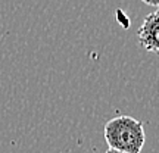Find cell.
Returning <instances> with one entry per match:
<instances>
[{
  "label": "cell",
  "mask_w": 159,
  "mask_h": 153,
  "mask_svg": "<svg viewBox=\"0 0 159 153\" xmlns=\"http://www.w3.org/2000/svg\"><path fill=\"white\" fill-rule=\"evenodd\" d=\"M137 35L144 50L159 52V7L144 18Z\"/></svg>",
  "instance_id": "cell-2"
},
{
  "label": "cell",
  "mask_w": 159,
  "mask_h": 153,
  "mask_svg": "<svg viewBox=\"0 0 159 153\" xmlns=\"http://www.w3.org/2000/svg\"><path fill=\"white\" fill-rule=\"evenodd\" d=\"M144 5L148 6H155V7H159V0H142Z\"/></svg>",
  "instance_id": "cell-3"
},
{
  "label": "cell",
  "mask_w": 159,
  "mask_h": 153,
  "mask_svg": "<svg viewBox=\"0 0 159 153\" xmlns=\"http://www.w3.org/2000/svg\"><path fill=\"white\" fill-rule=\"evenodd\" d=\"M103 136L109 149L124 153H142L146 143L144 127L133 116H116L103 127Z\"/></svg>",
  "instance_id": "cell-1"
},
{
  "label": "cell",
  "mask_w": 159,
  "mask_h": 153,
  "mask_svg": "<svg viewBox=\"0 0 159 153\" xmlns=\"http://www.w3.org/2000/svg\"><path fill=\"white\" fill-rule=\"evenodd\" d=\"M105 153H124V152H119V150H115V149H108Z\"/></svg>",
  "instance_id": "cell-4"
}]
</instances>
